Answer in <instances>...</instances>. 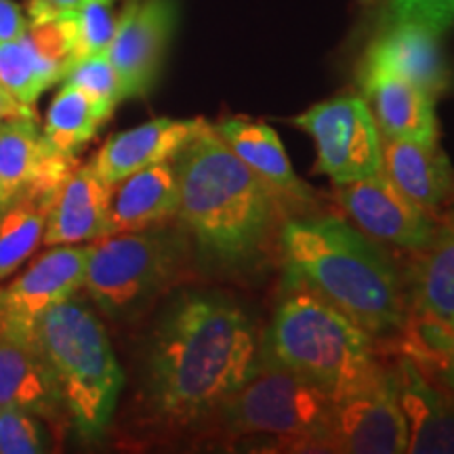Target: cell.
Masks as SVG:
<instances>
[{
  "instance_id": "6da1fadb",
  "label": "cell",
  "mask_w": 454,
  "mask_h": 454,
  "mask_svg": "<svg viewBox=\"0 0 454 454\" xmlns=\"http://www.w3.org/2000/svg\"><path fill=\"white\" fill-rule=\"evenodd\" d=\"M261 366V337L242 305L223 293H181L152 333L147 411L168 427L211 419Z\"/></svg>"
},
{
  "instance_id": "7a4b0ae2",
  "label": "cell",
  "mask_w": 454,
  "mask_h": 454,
  "mask_svg": "<svg viewBox=\"0 0 454 454\" xmlns=\"http://www.w3.org/2000/svg\"><path fill=\"white\" fill-rule=\"evenodd\" d=\"M179 215L202 259L223 270L254 263L274 223V192L227 147L211 124L175 156Z\"/></svg>"
},
{
  "instance_id": "3957f363",
  "label": "cell",
  "mask_w": 454,
  "mask_h": 454,
  "mask_svg": "<svg viewBox=\"0 0 454 454\" xmlns=\"http://www.w3.org/2000/svg\"><path fill=\"white\" fill-rule=\"evenodd\" d=\"M286 280L305 286L371 337L402 333L408 305L400 274L371 236L337 217L291 219L280 230Z\"/></svg>"
},
{
  "instance_id": "277c9868",
  "label": "cell",
  "mask_w": 454,
  "mask_h": 454,
  "mask_svg": "<svg viewBox=\"0 0 454 454\" xmlns=\"http://www.w3.org/2000/svg\"><path fill=\"white\" fill-rule=\"evenodd\" d=\"M261 362L297 374L333 402L371 387L387 374L371 334L293 280H286L261 337Z\"/></svg>"
},
{
  "instance_id": "5b68a950",
  "label": "cell",
  "mask_w": 454,
  "mask_h": 454,
  "mask_svg": "<svg viewBox=\"0 0 454 454\" xmlns=\"http://www.w3.org/2000/svg\"><path fill=\"white\" fill-rule=\"evenodd\" d=\"M34 348L53 377L67 421L84 440H98L112 421L124 385L98 314L78 294L61 301L38 322Z\"/></svg>"
},
{
  "instance_id": "8992f818",
  "label": "cell",
  "mask_w": 454,
  "mask_h": 454,
  "mask_svg": "<svg viewBox=\"0 0 454 454\" xmlns=\"http://www.w3.org/2000/svg\"><path fill=\"white\" fill-rule=\"evenodd\" d=\"M187 259V231L150 227L90 242L84 288L114 320L137 316L168 291Z\"/></svg>"
},
{
  "instance_id": "52a82bcc",
  "label": "cell",
  "mask_w": 454,
  "mask_h": 454,
  "mask_svg": "<svg viewBox=\"0 0 454 454\" xmlns=\"http://www.w3.org/2000/svg\"><path fill=\"white\" fill-rule=\"evenodd\" d=\"M333 400L284 368L263 364L236 391L217 417L227 434L263 435L280 444L325 450Z\"/></svg>"
},
{
  "instance_id": "ba28073f",
  "label": "cell",
  "mask_w": 454,
  "mask_h": 454,
  "mask_svg": "<svg viewBox=\"0 0 454 454\" xmlns=\"http://www.w3.org/2000/svg\"><path fill=\"white\" fill-rule=\"evenodd\" d=\"M316 144V168L334 185L354 184L383 170L381 130L360 95H339L293 118Z\"/></svg>"
},
{
  "instance_id": "9c48e42d",
  "label": "cell",
  "mask_w": 454,
  "mask_h": 454,
  "mask_svg": "<svg viewBox=\"0 0 454 454\" xmlns=\"http://www.w3.org/2000/svg\"><path fill=\"white\" fill-rule=\"evenodd\" d=\"M90 244L49 247L20 278L0 286V334L34 345L41 317L84 288Z\"/></svg>"
},
{
  "instance_id": "30bf717a",
  "label": "cell",
  "mask_w": 454,
  "mask_h": 454,
  "mask_svg": "<svg viewBox=\"0 0 454 454\" xmlns=\"http://www.w3.org/2000/svg\"><path fill=\"white\" fill-rule=\"evenodd\" d=\"M175 26V0H129L124 4L107 47V57L121 76L124 99L141 98L154 87Z\"/></svg>"
},
{
  "instance_id": "8fae6325",
  "label": "cell",
  "mask_w": 454,
  "mask_h": 454,
  "mask_svg": "<svg viewBox=\"0 0 454 454\" xmlns=\"http://www.w3.org/2000/svg\"><path fill=\"white\" fill-rule=\"evenodd\" d=\"M78 167L49 144L36 114L0 121V213L24 196H55Z\"/></svg>"
},
{
  "instance_id": "7c38bea8",
  "label": "cell",
  "mask_w": 454,
  "mask_h": 454,
  "mask_svg": "<svg viewBox=\"0 0 454 454\" xmlns=\"http://www.w3.org/2000/svg\"><path fill=\"white\" fill-rule=\"evenodd\" d=\"M326 446L328 452L349 454L406 452L408 431L389 368L379 383L333 402Z\"/></svg>"
},
{
  "instance_id": "4fadbf2b",
  "label": "cell",
  "mask_w": 454,
  "mask_h": 454,
  "mask_svg": "<svg viewBox=\"0 0 454 454\" xmlns=\"http://www.w3.org/2000/svg\"><path fill=\"white\" fill-rule=\"evenodd\" d=\"M337 187L343 211L372 240L412 253L425 251L434 240L438 225L429 213L408 200L383 170Z\"/></svg>"
},
{
  "instance_id": "5bb4252c",
  "label": "cell",
  "mask_w": 454,
  "mask_h": 454,
  "mask_svg": "<svg viewBox=\"0 0 454 454\" xmlns=\"http://www.w3.org/2000/svg\"><path fill=\"white\" fill-rule=\"evenodd\" d=\"M389 374L408 431L406 452L454 454V391L408 356H402Z\"/></svg>"
},
{
  "instance_id": "9a60e30c",
  "label": "cell",
  "mask_w": 454,
  "mask_h": 454,
  "mask_svg": "<svg viewBox=\"0 0 454 454\" xmlns=\"http://www.w3.org/2000/svg\"><path fill=\"white\" fill-rule=\"evenodd\" d=\"M360 84L383 139L438 145L435 98L377 66L360 67Z\"/></svg>"
},
{
  "instance_id": "2e32d148",
  "label": "cell",
  "mask_w": 454,
  "mask_h": 454,
  "mask_svg": "<svg viewBox=\"0 0 454 454\" xmlns=\"http://www.w3.org/2000/svg\"><path fill=\"white\" fill-rule=\"evenodd\" d=\"M202 124L200 118H154L112 135L90 160V167L101 179L116 185L141 168L175 160Z\"/></svg>"
},
{
  "instance_id": "e0dca14e",
  "label": "cell",
  "mask_w": 454,
  "mask_h": 454,
  "mask_svg": "<svg viewBox=\"0 0 454 454\" xmlns=\"http://www.w3.org/2000/svg\"><path fill=\"white\" fill-rule=\"evenodd\" d=\"M112 190L114 185L101 179L90 162L78 164L51 207L43 236L44 247L90 244L107 236Z\"/></svg>"
},
{
  "instance_id": "ac0fdd59",
  "label": "cell",
  "mask_w": 454,
  "mask_h": 454,
  "mask_svg": "<svg viewBox=\"0 0 454 454\" xmlns=\"http://www.w3.org/2000/svg\"><path fill=\"white\" fill-rule=\"evenodd\" d=\"M362 66L394 72L431 98H438L448 87V66L440 36L412 21L383 24L381 34L368 47Z\"/></svg>"
},
{
  "instance_id": "d6986e66",
  "label": "cell",
  "mask_w": 454,
  "mask_h": 454,
  "mask_svg": "<svg viewBox=\"0 0 454 454\" xmlns=\"http://www.w3.org/2000/svg\"><path fill=\"white\" fill-rule=\"evenodd\" d=\"M179 215V181L173 160L152 164L112 190L107 236L168 223Z\"/></svg>"
},
{
  "instance_id": "ffe728a7",
  "label": "cell",
  "mask_w": 454,
  "mask_h": 454,
  "mask_svg": "<svg viewBox=\"0 0 454 454\" xmlns=\"http://www.w3.org/2000/svg\"><path fill=\"white\" fill-rule=\"evenodd\" d=\"M383 173L408 200L425 208L454 202V170L440 145L383 139Z\"/></svg>"
},
{
  "instance_id": "44dd1931",
  "label": "cell",
  "mask_w": 454,
  "mask_h": 454,
  "mask_svg": "<svg viewBox=\"0 0 454 454\" xmlns=\"http://www.w3.org/2000/svg\"><path fill=\"white\" fill-rule=\"evenodd\" d=\"M234 154L270 185L271 192L309 200L311 190L297 177L280 137L265 122L247 118H225L213 127Z\"/></svg>"
},
{
  "instance_id": "7402d4cb",
  "label": "cell",
  "mask_w": 454,
  "mask_h": 454,
  "mask_svg": "<svg viewBox=\"0 0 454 454\" xmlns=\"http://www.w3.org/2000/svg\"><path fill=\"white\" fill-rule=\"evenodd\" d=\"M3 406L24 408L47 421L66 417L53 377L38 349L0 334V408Z\"/></svg>"
},
{
  "instance_id": "603a6c76",
  "label": "cell",
  "mask_w": 454,
  "mask_h": 454,
  "mask_svg": "<svg viewBox=\"0 0 454 454\" xmlns=\"http://www.w3.org/2000/svg\"><path fill=\"white\" fill-rule=\"evenodd\" d=\"M419 254L412 309L438 320H454V213L438 225L434 240Z\"/></svg>"
},
{
  "instance_id": "cb8c5ba5",
  "label": "cell",
  "mask_w": 454,
  "mask_h": 454,
  "mask_svg": "<svg viewBox=\"0 0 454 454\" xmlns=\"http://www.w3.org/2000/svg\"><path fill=\"white\" fill-rule=\"evenodd\" d=\"M114 110L116 107L90 98L76 84L64 82V87L51 101L43 135L55 150L76 156L110 121Z\"/></svg>"
},
{
  "instance_id": "d4e9b609",
  "label": "cell",
  "mask_w": 454,
  "mask_h": 454,
  "mask_svg": "<svg viewBox=\"0 0 454 454\" xmlns=\"http://www.w3.org/2000/svg\"><path fill=\"white\" fill-rule=\"evenodd\" d=\"M55 196H24L0 213V282L15 274L43 244Z\"/></svg>"
},
{
  "instance_id": "484cf974",
  "label": "cell",
  "mask_w": 454,
  "mask_h": 454,
  "mask_svg": "<svg viewBox=\"0 0 454 454\" xmlns=\"http://www.w3.org/2000/svg\"><path fill=\"white\" fill-rule=\"evenodd\" d=\"M116 0H82L74 11L76 20V61L82 57L104 53L116 32Z\"/></svg>"
},
{
  "instance_id": "4316f807",
  "label": "cell",
  "mask_w": 454,
  "mask_h": 454,
  "mask_svg": "<svg viewBox=\"0 0 454 454\" xmlns=\"http://www.w3.org/2000/svg\"><path fill=\"white\" fill-rule=\"evenodd\" d=\"M64 82L76 84L90 98L104 104L116 107L124 99L121 76H118L116 67L107 57V51L104 53H95L89 57H82L67 70Z\"/></svg>"
},
{
  "instance_id": "83f0119b",
  "label": "cell",
  "mask_w": 454,
  "mask_h": 454,
  "mask_svg": "<svg viewBox=\"0 0 454 454\" xmlns=\"http://www.w3.org/2000/svg\"><path fill=\"white\" fill-rule=\"evenodd\" d=\"M47 452L41 417L17 406L0 408V454Z\"/></svg>"
},
{
  "instance_id": "f1b7e54d",
  "label": "cell",
  "mask_w": 454,
  "mask_h": 454,
  "mask_svg": "<svg viewBox=\"0 0 454 454\" xmlns=\"http://www.w3.org/2000/svg\"><path fill=\"white\" fill-rule=\"evenodd\" d=\"M391 21H412L442 36L454 27V0H387L383 24Z\"/></svg>"
},
{
  "instance_id": "f546056e",
  "label": "cell",
  "mask_w": 454,
  "mask_h": 454,
  "mask_svg": "<svg viewBox=\"0 0 454 454\" xmlns=\"http://www.w3.org/2000/svg\"><path fill=\"white\" fill-rule=\"evenodd\" d=\"M30 20L15 0H0V43L15 41L27 32Z\"/></svg>"
},
{
  "instance_id": "4dcf8cb0",
  "label": "cell",
  "mask_w": 454,
  "mask_h": 454,
  "mask_svg": "<svg viewBox=\"0 0 454 454\" xmlns=\"http://www.w3.org/2000/svg\"><path fill=\"white\" fill-rule=\"evenodd\" d=\"M429 377H434L435 381H440L442 385H446L448 389L454 391V320L448 322L446 349L444 354H442L435 371L431 372Z\"/></svg>"
},
{
  "instance_id": "1f68e13d",
  "label": "cell",
  "mask_w": 454,
  "mask_h": 454,
  "mask_svg": "<svg viewBox=\"0 0 454 454\" xmlns=\"http://www.w3.org/2000/svg\"><path fill=\"white\" fill-rule=\"evenodd\" d=\"M26 114H34L32 106L21 104V101H17L13 95H9L7 90L0 87V121L13 116H26Z\"/></svg>"
},
{
  "instance_id": "d6a6232c",
  "label": "cell",
  "mask_w": 454,
  "mask_h": 454,
  "mask_svg": "<svg viewBox=\"0 0 454 454\" xmlns=\"http://www.w3.org/2000/svg\"><path fill=\"white\" fill-rule=\"evenodd\" d=\"M41 3L57 11H76L82 0H41Z\"/></svg>"
}]
</instances>
